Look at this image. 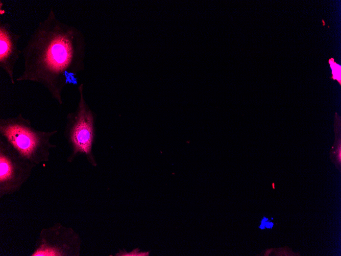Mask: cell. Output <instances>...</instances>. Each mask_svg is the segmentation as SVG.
I'll return each mask as SVG.
<instances>
[{
    "label": "cell",
    "instance_id": "cell-6",
    "mask_svg": "<svg viewBox=\"0 0 341 256\" xmlns=\"http://www.w3.org/2000/svg\"><path fill=\"white\" fill-rule=\"evenodd\" d=\"M328 63L332 71V77L333 80H336L340 85V71L341 66L335 62L334 58H331L328 60Z\"/></svg>",
    "mask_w": 341,
    "mask_h": 256
},
{
    "label": "cell",
    "instance_id": "cell-2",
    "mask_svg": "<svg viewBox=\"0 0 341 256\" xmlns=\"http://www.w3.org/2000/svg\"><path fill=\"white\" fill-rule=\"evenodd\" d=\"M57 132L36 129L21 113L0 119V135L22 156L35 163L47 159L48 149L53 146L50 139Z\"/></svg>",
    "mask_w": 341,
    "mask_h": 256
},
{
    "label": "cell",
    "instance_id": "cell-4",
    "mask_svg": "<svg viewBox=\"0 0 341 256\" xmlns=\"http://www.w3.org/2000/svg\"><path fill=\"white\" fill-rule=\"evenodd\" d=\"M20 34L14 32L8 22H0V67L8 76L12 84L15 83L14 71L22 51L18 42Z\"/></svg>",
    "mask_w": 341,
    "mask_h": 256
},
{
    "label": "cell",
    "instance_id": "cell-5",
    "mask_svg": "<svg viewBox=\"0 0 341 256\" xmlns=\"http://www.w3.org/2000/svg\"><path fill=\"white\" fill-rule=\"evenodd\" d=\"M32 256H59L62 254L56 248L52 247H41L37 250Z\"/></svg>",
    "mask_w": 341,
    "mask_h": 256
},
{
    "label": "cell",
    "instance_id": "cell-1",
    "mask_svg": "<svg viewBox=\"0 0 341 256\" xmlns=\"http://www.w3.org/2000/svg\"><path fill=\"white\" fill-rule=\"evenodd\" d=\"M86 48L82 32L61 21L52 8L22 50L23 69L15 81L42 85L62 105L64 88L85 69Z\"/></svg>",
    "mask_w": 341,
    "mask_h": 256
},
{
    "label": "cell",
    "instance_id": "cell-3",
    "mask_svg": "<svg viewBox=\"0 0 341 256\" xmlns=\"http://www.w3.org/2000/svg\"><path fill=\"white\" fill-rule=\"evenodd\" d=\"M78 90L77 106L66 115L63 132L72 148L71 160L78 154H84L92 165L96 166L92 149L95 137L96 114L86 102L83 84L79 85Z\"/></svg>",
    "mask_w": 341,
    "mask_h": 256
}]
</instances>
